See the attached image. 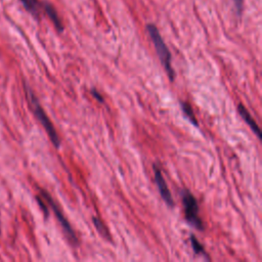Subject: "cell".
I'll return each instance as SVG.
<instances>
[{"instance_id":"cell-9","label":"cell","mask_w":262,"mask_h":262,"mask_svg":"<svg viewBox=\"0 0 262 262\" xmlns=\"http://www.w3.org/2000/svg\"><path fill=\"white\" fill-rule=\"evenodd\" d=\"M181 105H182V111L183 113L185 114V116L188 118V120L195 126H198V121L196 119L194 118V115H193V112H192V108L191 106L186 103V102H181Z\"/></svg>"},{"instance_id":"cell-11","label":"cell","mask_w":262,"mask_h":262,"mask_svg":"<svg viewBox=\"0 0 262 262\" xmlns=\"http://www.w3.org/2000/svg\"><path fill=\"white\" fill-rule=\"evenodd\" d=\"M93 223H94V225H95L97 231H98L104 238H110V235H108V233H107V230H106L105 226L103 225V223H102L99 219H97L96 217H93Z\"/></svg>"},{"instance_id":"cell-6","label":"cell","mask_w":262,"mask_h":262,"mask_svg":"<svg viewBox=\"0 0 262 262\" xmlns=\"http://www.w3.org/2000/svg\"><path fill=\"white\" fill-rule=\"evenodd\" d=\"M237 111L241 115V117L243 118V120L249 125V127L251 128V130L257 135L258 138H261V132H260V128L258 127V125L256 124V122L253 120V118L251 117V115L249 114V112L247 111V108L243 105V104H238L237 106Z\"/></svg>"},{"instance_id":"cell-8","label":"cell","mask_w":262,"mask_h":262,"mask_svg":"<svg viewBox=\"0 0 262 262\" xmlns=\"http://www.w3.org/2000/svg\"><path fill=\"white\" fill-rule=\"evenodd\" d=\"M20 1L29 12H31L35 16H38L39 9L41 7V3L39 2V0H20Z\"/></svg>"},{"instance_id":"cell-4","label":"cell","mask_w":262,"mask_h":262,"mask_svg":"<svg viewBox=\"0 0 262 262\" xmlns=\"http://www.w3.org/2000/svg\"><path fill=\"white\" fill-rule=\"evenodd\" d=\"M40 192H41V194H42V196H43V199L44 200H46V202H47V204H48V206H50L51 207V209H52V211H53V213H54V215H55V217L57 218V220H58V222H59V224L61 225V227H62V229H63V231H64V233L67 234V236H68V238L74 244H77L78 243V239H77V236H76V233H75V231H74V229L72 228V226H71V224L69 223V221L66 219V217L63 216V214H62V212L60 211V209L58 208V206L55 204V202L51 199V196L46 192V191H44V190H40Z\"/></svg>"},{"instance_id":"cell-13","label":"cell","mask_w":262,"mask_h":262,"mask_svg":"<svg viewBox=\"0 0 262 262\" xmlns=\"http://www.w3.org/2000/svg\"><path fill=\"white\" fill-rule=\"evenodd\" d=\"M91 93L94 95V97L98 100V101H100V102H103V99H102V96L99 94V92H97V90H95V89H92L91 90Z\"/></svg>"},{"instance_id":"cell-7","label":"cell","mask_w":262,"mask_h":262,"mask_svg":"<svg viewBox=\"0 0 262 262\" xmlns=\"http://www.w3.org/2000/svg\"><path fill=\"white\" fill-rule=\"evenodd\" d=\"M43 8H44L45 12L47 13V15L49 16V18L51 19V21L53 23V25L55 26L56 30L61 32L63 30V26H62V23H61L58 14H57L55 8L50 3H44Z\"/></svg>"},{"instance_id":"cell-10","label":"cell","mask_w":262,"mask_h":262,"mask_svg":"<svg viewBox=\"0 0 262 262\" xmlns=\"http://www.w3.org/2000/svg\"><path fill=\"white\" fill-rule=\"evenodd\" d=\"M190 243H191V247H192L195 254H202L204 256L207 255L204 247L200 244V242L193 235H190Z\"/></svg>"},{"instance_id":"cell-2","label":"cell","mask_w":262,"mask_h":262,"mask_svg":"<svg viewBox=\"0 0 262 262\" xmlns=\"http://www.w3.org/2000/svg\"><path fill=\"white\" fill-rule=\"evenodd\" d=\"M26 92H27V96H28V99L30 101V104H31V107L36 116V118L39 120V122L42 124V126L44 127L45 131L47 132L51 142L53 143V145L58 148L59 145H60V140H59V137L57 135V132L55 131V128L53 127L51 121L49 120V118L47 117L46 113L44 112V110L42 108V106L40 105L38 99L36 98L35 94L33 93V91L31 90L30 87L26 86Z\"/></svg>"},{"instance_id":"cell-1","label":"cell","mask_w":262,"mask_h":262,"mask_svg":"<svg viewBox=\"0 0 262 262\" xmlns=\"http://www.w3.org/2000/svg\"><path fill=\"white\" fill-rule=\"evenodd\" d=\"M146 30H147V33L154 43L156 52H157L163 67L165 68L170 80L173 81L174 80V71L171 66V53H170L167 45L165 44L159 30L157 29V27L155 25H152V24L146 25Z\"/></svg>"},{"instance_id":"cell-12","label":"cell","mask_w":262,"mask_h":262,"mask_svg":"<svg viewBox=\"0 0 262 262\" xmlns=\"http://www.w3.org/2000/svg\"><path fill=\"white\" fill-rule=\"evenodd\" d=\"M233 2H234L237 13L241 14L243 11V7H244V0H233Z\"/></svg>"},{"instance_id":"cell-5","label":"cell","mask_w":262,"mask_h":262,"mask_svg":"<svg viewBox=\"0 0 262 262\" xmlns=\"http://www.w3.org/2000/svg\"><path fill=\"white\" fill-rule=\"evenodd\" d=\"M154 172H155V181L156 184L159 188V191L161 193L162 199L164 200V202L169 206V207H173L174 206V201L172 199V194L168 188V185L162 175V172L160 170V168L157 165H154Z\"/></svg>"},{"instance_id":"cell-3","label":"cell","mask_w":262,"mask_h":262,"mask_svg":"<svg viewBox=\"0 0 262 262\" xmlns=\"http://www.w3.org/2000/svg\"><path fill=\"white\" fill-rule=\"evenodd\" d=\"M182 203L184 207V214L186 221L193 227L202 230L203 229V222L199 215V206L195 198L189 190H182Z\"/></svg>"}]
</instances>
